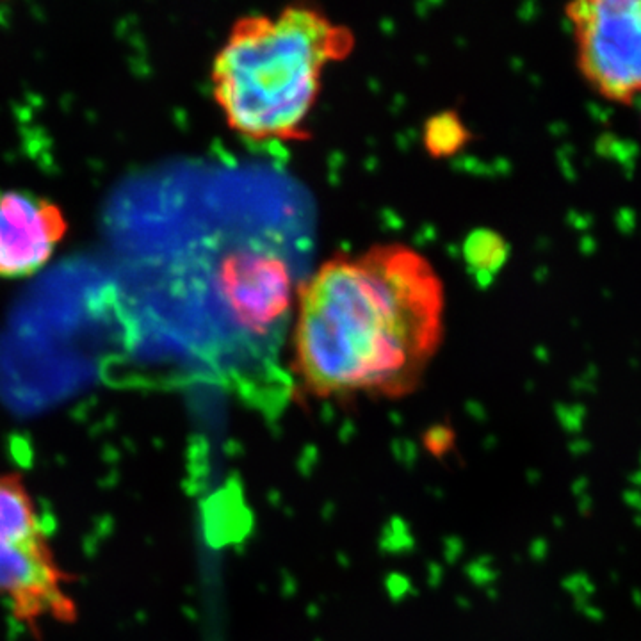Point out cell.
Masks as SVG:
<instances>
[{
    "label": "cell",
    "instance_id": "cell-1",
    "mask_svg": "<svg viewBox=\"0 0 641 641\" xmlns=\"http://www.w3.org/2000/svg\"><path fill=\"white\" fill-rule=\"evenodd\" d=\"M292 362L319 398H403L444 333V285L422 253L375 244L325 260L297 287Z\"/></svg>",
    "mask_w": 641,
    "mask_h": 641
},
{
    "label": "cell",
    "instance_id": "cell-2",
    "mask_svg": "<svg viewBox=\"0 0 641 641\" xmlns=\"http://www.w3.org/2000/svg\"><path fill=\"white\" fill-rule=\"evenodd\" d=\"M355 36L312 4L234 22L212 62V91L228 127L253 141L305 135L326 66L351 54Z\"/></svg>",
    "mask_w": 641,
    "mask_h": 641
},
{
    "label": "cell",
    "instance_id": "cell-3",
    "mask_svg": "<svg viewBox=\"0 0 641 641\" xmlns=\"http://www.w3.org/2000/svg\"><path fill=\"white\" fill-rule=\"evenodd\" d=\"M36 502L18 472L0 474V600L32 630L43 622L72 623L77 616Z\"/></svg>",
    "mask_w": 641,
    "mask_h": 641
},
{
    "label": "cell",
    "instance_id": "cell-4",
    "mask_svg": "<svg viewBox=\"0 0 641 641\" xmlns=\"http://www.w3.org/2000/svg\"><path fill=\"white\" fill-rule=\"evenodd\" d=\"M568 18L588 84L609 100L641 93V0H584Z\"/></svg>",
    "mask_w": 641,
    "mask_h": 641
},
{
    "label": "cell",
    "instance_id": "cell-5",
    "mask_svg": "<svg viewBox=\"0 0 641 641\" xmlns=\"http://www.w3.org/2000/svg\"><path fill=\"white\" fill-rule=\"evenodd\" d=\"M217 294L241 330L267 335L289 313L292 274L282 257L259 248L230 251L220 264Z\"/></svg>",
    "mask_w": 641,
    "mask_h": 641
},
{
    "label": "cell",
    "instance_id": "cell-6",
    "mask_svg": "<svg viewBox=\"0 0 641 641\" xmlns=\"http://www.w3.org/2000/svg\"><path fill=\"white\" fill-rule=\"evenodd\" d=\"M68 223L50 198L29 189H0V276L38 271L65 237Z\"/></svg>",
    "mask_w": 641,
    "mask_h": 641
}]
</instances>
